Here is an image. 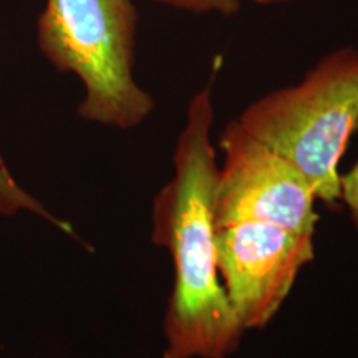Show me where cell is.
Listing matches in <instances>:
<instances>
[{
    "label": "cell",
    "mask_w": 358,
    "mask_h": 358,
    "mask_svg": "<svg viewBox=\"0 0 358 358\" xmlns=\"http://www.w3.org/2000/svg\"><path fill=\"white\" fill-rule=\"evenodd\" d=\"M236 120L290 161L317 199L337 204L338 163L358 128V48L330 52L301 82L261 96Z\"/></svg>",
    "instance_id": "obj_2"
},
{
    "label": "cell",
    "mask_w": 358,
    "mask_h": 358,
    "mask_svg": "<svg viewBox=\"0 0 358 358\" xmlns=\"http://www.w3.org/2000/svg\"><path fill=\"white\" fill-rule=\"evenodd\" d=\"M211 85L191 98L173 153V178L153 201L155 245L173 261V290L164 313L163 358H227L245 330L232 310L217 271L211 141Z\"/></svg>",
    "instance_id": "obj_1"
},
{
    "label": "cell",
    "mask_w": 358,
    "mask_h": 358,
    "mask_svg": "<svg viewBox=\"0 0 358 358\" xmlns=\"http://www.w3.org/2000/svg\"><path fill=\"white\" fill-rule=\"evenodd\" d=\"M155 2L196 15L219 13L222 17H232L241 10V0H155Z\"/></svg>",
    "instance_id": "obj_7"
},
{
    "label": "cell",
    "mask_w": 358,
    "mask_h": 358,
    "mask_svg": "<svg viewBox=\"0 0 358 358\" xmlns=\"http://www.w3.org/2000/svg\"><path fill=\"white\" fill-rule=\"evenodd\" d=\"M138 12L131 0H47L38 47L60 71L85 87L78 115L120 129L141 124L155 100L133 75Z\"/></svg>",
    "instance_id": "obj_3"
},
{
    "label": "cell",
    "mask_w": 358,
    "mask_h": 358,
    "mask_svg": "<svg viewBox=\"0 0 358 358\" xmlns=\"http://www.w3.org/2000/svg\"><path fill=\"white\" fill-rule=\"evenodd\" d=\"M254 2L262 3V6H268V3H279V2H287V0H254Z\"/></svg>",
    "instance_id": "obj_9"
},
{
    "label": "cell",
    "mask_w": 358,
    "mask_h": 358,
    "mask_svg": "<svg viewBox=\"0 0 358 358\" xmlns=\"http://www.w3.org/2000/svg\"><path fill=\"white\" fill-rule=\"evenodd\" d=\"M0 164H2V161H0ZM19 209H29V211L38 214V216L47 219V221L55 224L60 231H64L70 236H75V232L71 229L69 222L62 221V219L52 216L50 213L45 211L43 206L40 204L37 199H34L32 196L27 194V192L13 181V178L8 174L6 168H0V213L6 214V216H10V214L19 211Z\"/></svg>",
    "instance_id": "obj_6"
},
{
    "label": "cell",
    "mask_w": 358,
    "mask_h": 358,
    "mask_svg": "<svg viewBox=\"0 0 358 358\" xmlns=\"http://www.w3.org/2000/svg\"><path fill=\"white\" fill-rule=\"evenodd\" d=\"M217 271L243 329H264L313 261V236L244 221L217 227Z\"/></svg>",
    "instance_id": "obj_5"
},
{
    "label": "cell",
    "mask_w": 358,
    "mask_h": 358,
    "mask_svg": "<svg viewBox=\"0 0 358 358\" xmlns=\"http://www.w3.org/2000/svg\"><path fill=\"white\" fill-rule=\"evenodd\" d=\"M222 164L214 186V222L254 221L315 234L319 214L310 182L284 156L231 120L217 138Z\"/></svg>",
    "instance_id": "obj_4"
},
{
    "label": "cell",
    "mask_w": 358,
    "mask_h": 358,
    "mask_svg": "<svg viewBox=\"0 0 358 358\" xmlns=\"http://www.w3.org/2000/svg\"><path fill=\"white\" fill-rule=\"evenodd\" d=\"M340 201L345 204L348 217L358 234V159L350 171L340 174Z\"/></svg>",
    "instance_id": "obj_8"
}]
</instances>
